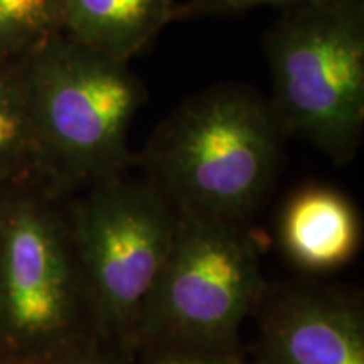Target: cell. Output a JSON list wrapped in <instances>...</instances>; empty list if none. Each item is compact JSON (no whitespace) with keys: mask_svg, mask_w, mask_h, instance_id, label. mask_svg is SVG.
Segmentation results:
<instances>
[{"mask_svg":"<svg viewBox=\"0 0 364 364\" xmlns=\"http://www.w3.org/2000/svg\"><path fill=\"white\" fill-rule=\"evenodd\" d=\"M316 0H188L186 4H176L172 12V22L204 17H228L243 14L258 7H295Z\"/></svg>","mask_w":364,"mask_h":364,"instance_id":"obj_13","label":"cell"},{"mask_svg":"<svg viewBox=\"0 0 364 364\" xmlns=\"http://www.w3.org/2000/svg\"><path fill=\"white\" fill-rule=\"evenodd\" d=\"M41 181V159L21 66L0 65V188Z\"/></svg>","mask_w":364,"mask_h":364,"instance_id":"obj_10","label":"cell"},{"mask_svg":"<svg viewBox=\"0 0 364 364\" xmlns=\"http://www.w3.org/2000/svg\"><path fill=\"white\" fill-rule=\"evenodd\" d=\"M257 364H364L358 299L318 287L272 295L260 317Z\"/></svg>","mask_w":364,"mask_h":364,"instance_id":"obj_7","label":"cell"},{"mask_svg":"<svg viewBox=\"0 0 364 364\" xmlns=\"http://www.w3.org/2000/svg\"><path fill=\"white\" fill-rule=\"evenodd\" d=\"M145 364H257L236 348H196V346H152L144 349Z\"/></svg>","mask_w":364,"mask_h":364,"instance_id":"obj_12","label":"cell"},{"mask_svg":"<svg viewBox=\"0 0 364 364\" xmlns=\"http://www.w3.org/2000/svg\"><path fill=\"white\" fill-rule=\"evenodd\" d=\"M285 136L268 97L220 83L157 127L140 166L179 213L247 223L279 177Z\"/></svg>","mask_w":364,"mask_h":364,"instance_id":"obj_1","label":"cell"},{"mask_svg":"<svg viewBox=\"0 0 364 364\" xmlns=\"http://www.w3.org/2000/svg\"><path fill=\"white\" fill-rule=\"evenodd\" d=\"M63 29V0H0V65L21 66Z\"/></svg>","mask_w":364,"mask_h":364,"instance_id":"obj_11","label":"cell"},{"mask_svg":"<svg viewBox=\"0 0 364 364\" xmlns=\"http://www.w3.org/2000/svg\"><path fill=\"white\" fill-rule=\"evenodd\" d=\"M279 235L294 265L312 273L332 272L353 260L361 247V216L341 191L312 186L287 201Z\"/></svg>","mask_w":364,"mask_h":364,"instance_id":"obj_8","label":"cell"},{"mask_svg":"<svg viewBox=\"0 0 364 364\" xmlns=\"http://www.w3.org/2000/svg\"><path fill=\"white\" fill-rule=\"evenodd\" d=\"M38 364H129V358L100 338L75 341L54 349Z\"/></svg>","mask_w":364,"mask_h":364,"instance_id":"obj_14","label":"cell"},{"mask_svg":"<svg viewBox=\"0 0 364 364\" xmlns=\"http://www.w3.org/2000/svg\"><path fill=\"white\" fill-rule=\"evenodd\" d=\"M0 364H38L36 361H27V359H14V358H6Z\"/></svg>","mask_w":364,"mask_h":364,"instance_id":"obj_15","label":"cell"},{"mask_svg":"<svg viewBox=\"0 0 364 364\" xmlns=\"http://www.w3.org/2000/svg\"><path fill=\"white\" fill-rule=\"evenodd\" d=\"M41 181L0 188V351L39 361L100 338L68 209Z\"/></svg>","mask_w":364,"mask_h":364,"instance_id":"obj_3","label":"cell"},{"mask_svg":"<svg viewBox=\"0 0 364 364\" xmlns=\"http://www.w3.org/2000/svg\"><path fill=\"white\" fill-rule=\"evenodd\" d=\"M68 216L100 339L130 358L181 213L147 179L122 174L81 191Z\"/></svg>","mask_w":364,"mask_h":364,"instance_id":"obj_5","label":"cell"},{"mask_svg":"<svg viewBox=\"0 0 364 364\" xmlns=\"http://www.w3.org/2000/svg\"><path fill=\"white\" fill-rule=\"evenodd\" d=\"M63 33L100 53L130 61L172 22L174 0H63Z\"/></svg>","mask_w":364,"mask_h":364,"instance_id":"obj_9","label":"cell"},{"mask_svg":"<svg viewBox=\"0 0 364 364\" xmlns=\"http://www.w3.org/2000/svg\"><path fill=\"white\" fill-rule=\"evenodd\" d=\"M260 255L247 223L181 213L135 353L152 346L236 348L241 326L265 295Z\"/></svg>","mask_w":364,"mask_h":364,"instance_id":"obj_6","label":"cell"},{"mask_svg":"<svg viewBox=\"0 0 364 364\" xmlns=\"http://www.w3.org/2000/svg\"><path fill=\"white\" fill-rule=\"evenodd\" d=\"M129 63L59 33L21 65L41 179L56 194L127 174L135 162L129 132L147 88Z\"/></svg>","mask_w":364,"mask_h":364,"instance_id":"obj_2","label":"cell"},{"mask_svg":"<svg viewBox=\"0 0 364 364\" xmlns=\"http://www.w3.org/2000/svg\"><path fill=\"white\" fill-rule=\"evenodd\" d=\"M282 11L263 38L272 110L287 136L351 162L364 134V0Z\"/></svg>","mask_w":364,"mask_h":364,"instance_id":"obj_4","label":"cell"}]
</instances>
